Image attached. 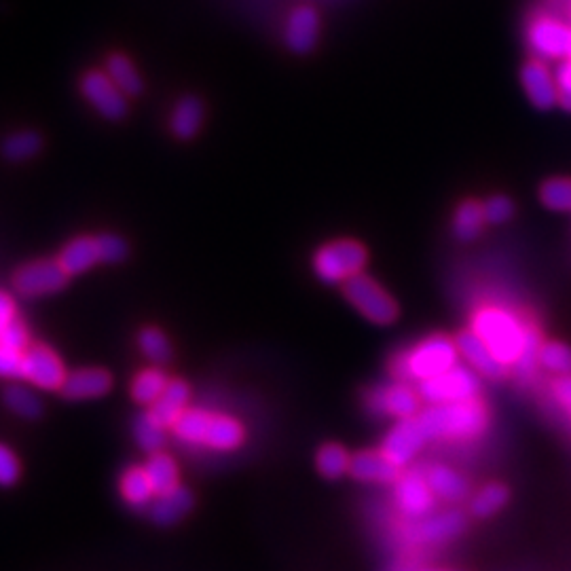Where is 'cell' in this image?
Here are the masks:
<instances>
[{
    "mask_svg": "<svg viewBox=\"0 0 571 571\" xmlns=\"http://www.w3.org/2000/svg\"><path fill=\"white\" fill-rule=\"evenodd\" d=\"M421 428L426 430L430 440L451 438V440H468L481 436L489 423V415L485 404L474 398L466 402H449V404H432L423 413H419Z\"/></svg>",
    "mask_w": 571,
    "mask_h": 571,
    "instance_id": "6da1fadb",
    "label": "cell"
},
{
    "mask_svg": "<svg viewBox=\"0 0 571 571\" xmlns=\"http://www.w3.org/2000/svg\"><path fill=\"white\" fill-rule=\"evenodd\" d=\"M472 330L489 345L497 360L512 366L523 352L529 328L512 311L487 305L474 313Z\"/></svg>",
    "mask_w": 571,
    "mask_h": 571,
    "instance_id": "7a4b0ae2",
    "label": "cell"
},
{
    "mask_svg": "<svg viewBox=\"0 0 571 571\" xmlns=\"http://www.w3.org/2000/svg\"><path fill=\"white\" fill-rule=\"evenodd\" d=\"M457 354V343L436 335L402 352L392 362V368L400 379H417L421 383L451 371L457 366Z\"/></svg>",
    "mask_w": 571,
    "mask_h": 571,
    "instance_id": "3957f363",
    "label": "cell"
},
{
    "mask_svg": "<svg viewBox=\"0 0 571 571\" xmlns=\"http://www.w3.org/2000/svg\"><path fill=\"white\" fill-rule=\"evenodd\" d=\"M366 265V250L352 239L326 244L313 259L316 275L326 284H345L354 275L362 273Z\"/></svg>",
    "mask_w": 571,
    "mask_h": 571,
    "instance_id": "277c9868",
    "label": "cell"
},
{
    "mask_svg": "<svg viewBox=\"0 0 571 571\" xmlns=\"http://www.w3.org/2000/svg\"><path fill=\"white\" fill-rule=\"evenodd\" d=\"M345 297L349 299L364 318L375 324H392L398 318V307L392 297L377 282L358 273L343 284Z\"/></svg>",
    "mask_w": 571,
    "mask_h": 571,
    "instance_id": "5b68a950",
    "label": "cell"
},
{
    "mask_svg": "<svg viewBox=\"0 0 571 571\" xmlns=\"http://www.w3.org/2000/svg\"><path fill=\"white\" fill-rule=\"evenodd\" d=\"M481 381L466 366H453L451 371L419 383L421 398L430 404L466 402L478 398Z\"/></svg>",
    "mask_w": 571,
    "mask_h": 571,
    "instance_id": "8992f818",
    "label": "cell"
},
{
    "mask_svg": "<svg viewBox=\"0 0 571 571\" xmlns=\"http://www.w3.org/2000/svg\"><path fill=\"white\" fill-rule=\"evenodd\" d=\"M81 94L106 119L119 121L127 115L125 94L117 83L108 77V72L89 70L81 79Z\"/></svg>",
    "mask_w": 571,
    "mask_h": 571,
    "instance_id": "52a82bcc",
    "label": "cell"
},
{
    "mask_svg": "<svg viewBox=\"0 0 571 571\" xmlns=\"http://www.w3.org/2000/svg\"><path fill=\"white\" fill-rule=\"evenodd\" d=\"M527 41L538 60H565L571 55V28L555 17L533 20Z\"/></svg>",
    "mask_w": 571,
    "mask_h": 571,
    "instance_id": "ba28073f",
    "label": "cell"
},
{
    "mask_svg": "<svg viewBox=\"0 0 571 571\" xmlns=\"http://www.w3.org/2000/svg\"><path fill=\"white\" fill-rule=\"evenodd\" d=\"M68 273L60 265V261H36L24 265L15 273L13 284L26 297H41V294L58 292L66 286Z\"/></svg>",
    "mask_w": 571,
    "mask_h": 571,
    "instance_id": "9c48e42d",
    "label": "cell"
},
{
    "mask_svg": "<svg viewBox=\"0 0 571 571\" xmlns=\"http://www.w3.org/2000/svg\"><path fill=\"white\" fill-rule=\"evenodd\" d=\"M426 430L421 428V423L417 417L411 419H400L396 428L390 430V434L385 436L381 451L388 455L398 468L409 466L413 462V457L426 447L428 442Z\"/></svg>",
    "mask_w": 571,
    "mask_h": 571,
    "instance_id": "30bf717a",
    "label": "cell"
},
{
    "mask_svg": "<svg viewBox=\"0 0 571 571\" xmlns=\"http://www.w3.org/2000/svg\"><path fill=\"white\" fill-rule=\"evenodd\" d=\"M434 493L428 485L426 474L409 472L402 474L396 481V504L404 517L409 519H423L428 517L434 508Z\"/></svg>",
    "mask_w": 571,
    "mask_h": 571,
    "instance_id": "8fae6325",
    "label": "cell"
},
{
    "mask_svg": "<svg viewBox=\"0 0 571 571\" xmlns=\"http://www.w3.org/2000/svg\"><path fill=\"white\" fill-rule=\"evenodd\" d=\"M24 379L39 385L43 390H62L66 381V371L62 360L55 356L49 347L36 345L24 354Z\"/></svg>",
    "mask_w": 571,
    "mask_h": 571,
    "instance_id": "7c38bea8",
    "label": "cell"
},
{
    "mask_svg": "<svg viewBox=\"0 0 571 571\" xmlns=\"http://www.w3.org/2000/svg\"><path fill=\"white\" fill-rule=\"evenodd\" d=\"M368 407L379 415L411 419L417 413L419 400L409 385L390 383V385H383V388L375 390L371 396H368Z\"/></svg>",
    "mask_w": 571,
    "mask_h": 571,
    "instance_id": "4fadbf2b",
    "label": "cell"
},
{
    "mask_svg": "<svg viewBox=\"0 0 571 571\" xmlns=\"http://www.w3.org/2000/svg\"><path fill=\"white\" fill-rule=\"evenodd\" d=\"M521 81H523L525 94L533 106L548 110L555 104H559L557 77L552 75L542 60H533L525 64L521 72Z\"/></svg>",
    "mask_w": 571,
    "mask_h": 571,
    "instance_id": "5bb4252c",
    "label": "cell"
},
{
    "mask_svg": "<svg viewBox=\"0 0 571 571\" xmlns=\"http://www.w3.org/2000/svg\"><path fill=\"white\" fill-rule=\"evenodd\" d=\"M349 474L364 483H396L400 468L383 451H362L352 457Z\"/></svg>",
    "mask_w": 571,
    "mask_h": 571,
    "instance_id": "9a60e30c",
    "label": "cell"
},
{
    "mask_svg": "<svg viewBox=\"0 0 571 571\" xmlns=\"http://www.w3.org/2000/svg\"><path fill=\"white\" fill-rule=\"evenodd\" d=\"M462 529H464V514L457 510H447L438 514H428V517L419 519V523L411 531V536L417 544H436L455 538Z\"/></svg>",
    "mask_w": 571,
    "mask_h": 571,
    "instance_id": "2e32d148",
    "label": "cell"
},
{
    "mask_svg": "<svg viewBox=\"0 0 571 571\" xmlns=\"http://www.w3.org/2000/svg\"><path fill=\"white\" fill-rule=\"evenodd\" d=\"M320 17L316 9L297 7L286 22V45L297 53H309L318 43Z\"/></svg>",
    "mask_w": 571,
    "mask_h": 571,
    "instance_id": "e0dca14e",
    "label": "cell"
},
{
    "mask_svg": "<svg viewBox=\"0 0 571 571\" xmlns=\"http://www.w3.org/2000/svg\"><path fill=\"white\" fill-rule=\"evenodd\" d=\"M457 349L462 354L474 371L483 373L487 377H504L506 375V364L495 358V354L489 349V345L478 337L474 330H464L462 335L457 337Z\"/></svg>",
    "mask_w": 571,
    "mask_h": 571,
    "instance_id": "ac0fdd59",
    "label": "cell"
},
{
    "mask_svg": "<svg viewBox=\"0 0 571 571\" xmlns=\"http://www.w3.org/2000/svg\"><path fill=\"white\" fill-rule=\"evenodd\" d=\"M110 385H113L110 373L102 371V368H83V371H75L66 377L62 392L70 400H87L104 396Z\"/></svg>",
    "mask_w": 571,
    "mask_h": 571,
    "instance_id": "d6986e66",
    "label": "cell"
},
{
    "mask_svg": "<svg viewBox=\"0 0 571 571\" xmlns=\"http://www.w3.org/2000/svg\"><path fill=\"white\" fill-rule=\"evenodd\" d=\"M191 396L189 385L174 379L168 383V388L163 390V394L157 398V402L151 404V415L155 417L157 423H161L163 428H174V423L180 419V415L184 413V407H187Z\"/></svg>",
    "mask_w": 571,
    "mask_h": 571,
    "instance_id": "ffe728a7",
    "label": "cell"
},
{
    "mask_svg": "<svg viewBox=\"0 0 571 571\" xmlns=\"http://www.w3.org/2000/svg\"><path fill=\"white\" fill-rule=\"evenodd\" d=\"M193 508V497L187 489L174 487L172 491L159 493L157 500L151 504V519L157 525H174L184 514Z\"/></svg>",
    "mask_w": 571,
    "mask_h": 571,
    "instance_id": "44dd1931",
    "label": "cell"
},
{
    "mask_svg": "<svg viewBox=\"0 0 571 571\" xmlns=\"http://www.w3.org/2000/svg\"><path fill=\"white\" fill-rule=\"evenodd\" d=\"M201 123H204V104L195 96H184L172 113L170 127L176 138L191 140L197 136Z\"/></svg>",
    "mask_w": 571,
    "mask_h": 571,
    "instance_id": "7402d4cb",
    "label": "cell"
},
{
    "mask_svg": "<svg viewBox=\"0 0 571 571\" xmlns=\"http://www.w3.org/2000/svg\"><path fill=\"white\" fill-rule=\"evenodd\" d=\"M432 493L445 502H459L468 493V483L447 466H432L426 472Z\"/></svg>",
    "mask_w": 571,
    "mask_h": 571,
    "instance_id": "603a6c76",
    "label": "cell"
},
{
    "mask_svg": "<svg viewBox=\"0 0 571 571\" xmlns=\"http://www.w3.org/2000/svg\"><path fill=\"white\" fill-rule=\"evenodd\" d=\"M96 263H100V256H98L96 239H91V237L75 239V242H70L60 254V265L64 267L68 275L83 273L89 267H94Z\"/></svg>",
    "mask_w": 571,
    "mask_h": 571,
    "instance_id": "cb8c5ba5",
    "label": "cell"
},
{
    "mask_svg": "<svg viewBox=\"0 0 571 571\" xmlns=\"http://www.w3.org/2000/svg\"><path fill=\"white\" fill-rule=\"evenodd\" d=\"M106 72L108 77L117 83V87L123 91L125 96H138L142 94V79L138 75V70L134 64L125 58L121 53H113L106 62Z\"/></svg>",
    "mask_w": 571,
    "mask_h": 571,
    "instance_id": "d4e9b609",
    "label": "cell"
},
{
    "mask_svg": "<svg viewBox=\"0 0 571 571\" xmlns=\"http://www.w3.org/2000/svg\"><path fill=\"white\" fill-rule=\"evenodd\" d=\"M244 430L231 417H212L210 430L206 436V445L218 451H231L242 445Z\"/></svg>",
    "mask_w": 571,
    "mask_h": 571,
    "instance_id": "484cf974",
    "label": "cell"
},
{
    "mask_svg": "<svg viewBox=\"0 0 571 571\" xmlns=\"http://www.w3.org/2000/svg\"><path fill=\"white\" fill-rule=\"evenodd\" d=\"M121 493L132 506L140 508V506H146L153 500L155 489H153V483H151L149 474H146V470L136 466V468H130L123 474Z\"/></svg>",
    "mask_w": 571,
    "mask_h": 571,
    "instance_id": "4316f807",
    "label": "cell"
},
{
    "mask_svg": "<svg viewBox=\"0 0 571 571\" xmlns=\"http://www.w3.org/2000/svg\"><path fill=\"white\" fill-rule=\"evenodd\" d=\"M144 470L146 474H149L157 495L178 487V468L172 457L163 455V453H153V457L146 462Z\"/></svg>",
    "mask_w": 571,
    "mask_h": 571,
    "instance_id": "83f0119b",
    "label": "cell"
},
{
    "mask_svg": "<svg viewBox=\"0 0 571 571\" xmlns=\"http://www.w3.org/2000/svg\"><path fill=\"white\" fill-rule=\"evenodd\" d=\"M210 423H212V415H208L204 411H184L180 415V419L174 423V432L182 440L204 442L206 445Z\"/></svg>",
    "mask_w": 571,
    "mask_h": 571,
    "instance_id": "f1b7e54d",
    "label": "cell"
},
{
    "mask_svg": "<svg viewBox=\"0 0 571 571\" xmlns=\"http://www.w3.org/2000/svg\"><path fill=\"white\" fill-rule=\"evenodd\" d=\"M485 223V212L483 206H478L476 201H466L457 208L455 218H453V229L459 239H474L481 233Z\"/></svg>",
    "mask_w": 571,
    "mask_h": 571,
    "instance_id": "f546056e",
    "label": "cell"
},
{
    "mask_svg": "<svg viewBox=\"0 0 571 571\" xmlns=\"http://www.w3.org/2000/svg\"><path fill=\"white\" fill-rule=\"evenodd\" d=\"M349 464H352V457H349V453L339 445H324L316 457V466L320 474L324 478H333V481L335 478H341L345 472H349Z\"/></svg>",
    "mask_w": 571,
    "mask_h": 571,
    "instance_id": "4dcf8cb0",
    "label": "cell"
},
{
    "mask_svg": "<svg viewBox=\"0 0 571 571\" xmlns=\"http://www.w3.org/2000/svg\"><path fill=\"white\" fill-rule=\"evenodd\" d=\"M168 379L161 371H144L134 379L132 385V396L140 404H153L157 398L163 394V390L168 388Z\"/></svg>",
    "mask_w": 571,
    "mask_h": 571,
    "instance_id": "1f68e13d",
    "label": "cell"
},
{
    "mask_svg": "<svg viewBox=\"0 0 571 571\" xmlns=\"http://www.w3.org/2000/svg\"><path fill=\"white\" fill-rule=\"evenodd\" d=\"M540 349H542V341H540L538 330L529 328L523 352H521L519 360L512 364V373L523 381L531 379L533 373H536V364H540Z\"/></svg>",
    "mask_w": 571,
    "mask_h": 571,
    "instance_id": "d6a6232c",
    "label": "cell"
},
{
    "mask_svg": "<svg viewBox=\"0 0 571 571\" xmlns=\"http://www.w3.org/2000/svg\"><path fill=\"white\" fill-rule=\"evenodd\" d=\"M134 436H136V442L140 445V449L149 451V453H157L165 442L163 426L155 421V417L151 413H144L136 419Z\"/></svg>",
    "mask_w": 571,
    "mask_h": 571,
    "instance_id": "836d02e7",
    "label": "cell"
},
{
    "mask_svg": "<svg viewBox=\"0 0 571 571\" xmlns=\"http://www.w3.org/2000/svg\"><path fill=\"white\" fill-rule=\"evenodd\" d=\"M43 140L36 132H20L5 140L3 153L11 161H26L41 151Z\"/></svg>",
    "mask_w": 571,
    "mask_h": 571,
    "instance_id": "e575fe53",
    "label": "cell"
},
{
    "mask_svg": "<svg viewBox=\"0 0 571 571\" xmlns=\"http://www.w3.org/2000/svg\"><path fill=\"white\" fill-rule=\"evenodd\" d=\"M506 502H508V489L504 485L491 483L474 495L472 512L476 517H491V514H495Z\"/></svg>",
    "mask_w": 571,
    "mask_h": 571,
    "instance_id": "d590c367",
    "label": "cell"
},
{
    "mask_svg": "<svg viewBox=\"0 0 571 571\" xmlns=\"http://www.w3.org/2000/svg\"><path fill=\"white\" fill-rule=\"evenodd\" d=\"M542 204L557 212H571V180L569 178H552L544 182L540 191Z\"/></svg>",
    "mask_w": 571,
    "mask_h": 571,
    "instance_id": "8d00e7d4",
    "label": "cell"
},
{
    "mask_svg": "<svg viewBox=\"0 0 571 571\" xmlns=\"http://www.w3.org/2000/svg\"><path fill=\"white\" fill-rule=\"evenodd\" d=\"M5 402L15 415H20L24 419H36V417H41V413H43L41 400L36 398L30 390L17 388V385H13V388H9L5 392Z\"/></svg>",
    "mask_w": 571,
    "mask_h": 571,
    "instance_id": "74e56055",
    "label": "cell"
},
{
    "mask_svg": "<svg viewBox=\"0 0 571 571\" xmlns=\"http://www.w3.org/2000/svg\"><path fill=\"white\" fill-rule=\"evenodd\" d=\"M540 364L550 373L571 375V349L563 343H542L540 349Z\"/></svg>",
    "mask_w": 571,
    "mask_h": 571,
    "instance_id": "f35d334b",
    "label": "cell"
},
{
    "mask_svg": "<svg viewBox=\"0 0 571 571\" xmlns=\"http://www.w3.org/2000/svg\"><path fill=\"white\" fill-rule=\"evenodd\" d=\"M140 349L146 358L157 362V364L168 362L172 356V347H170L168 339H165V335L157 328L142 330L140 333Z\"/></svg>",
    "mask_w": 571,
    "mask_h": 571,
    "instance_id": "ab89813d",
    "label": "cell"
},
{
    "mask_svg": "<svg viewBox=\"0 0 571 571\" xmlns=\"http://www.w3.org/2000/svg\"><path fill=\"white\" fill-rule=\"evenodd\" d=\"M100 263H121L127 256V246L117 235H100L96 237Z\"/></svg>",
    "mask_w": 571,
    "mask_h": 571,
    "instance_id": "60d3db41",
    "label": "cell"
},
{
    "mask_svg": "<svg viewBox=\"0 0 571 571\" xmlns=\"http://www.w3.org/2000/svg\"><path fill=\"white\" fill-rule=\"evenodd\" d=\"M24 352L0 345V377H22Z\"/></svg>",
    "mask_w": 571,
    "mask_h": 571,
    "instance_id": "b9f144b4",
    "label": "cell"
},
{
    "mask_svg": "<svg viewBox=\"0 0 571 571\" xmlns=\"http://www.w3.org/2000/svg\"><path fill=\"white\" fill-rule=\"evenodd\" d=\"M483 212H485V220L487 223H504L512 216V201L504 195H497L487 199V204H483Z\"/></svg>",
    "mask_w": 571,
    "mask_h": 571,
    "instance_id": "7bdbcfd3",
    "label": "cell"
},
{
    "mask_svg": "<svg viewBox=\"0 0 571 571\" xmlns=\"http://www.w3.org/2000/svg\"><path fill=\"white\" fill-rule=\"evenodd\" d=\"M20 478V464H17V457L0 445V487H11Z\"/></svg>",
    "mask_w": 571,
    "mask_h": 571,
    "instance_id": "ee69618b",
    "label": "cell"
},
{
    "mask_svg": "<svg viewBox=\"0 0 571 571\" xmlns=\"http://www.w3.org/2000/svg\"><path fill=\"white\" fill-rule=\"evenodd\" d=\"M0 345L3 347H11L17 349V352H24L26 345H28V333L26 328L20 322H11L3 333H0Z\"/></svg>",
    "mask_w": 571,
    "mask_h": 571,
    "instance_id": "f6af8a7d",
    "label": "cell"
},
{
    "mask_svg": "<svg viewBox=\"0 0 571 571\" xmlns=\"http://www.w3.org/2000/svg\"><path fill=\"white\" fill-rule=\"evenodd\" d=\"M555 77L559 85V104L571 113V58L563 60Z\"/></svg>",
    "mask_w": 571,
    "mask_h": 571,
    "instance_id": "bcb514c9",
    "label": "cell"
},
{
    "mask_svg": "<svg viewBox=\"0 0 571 571\" xmlns=\"http://www.w3.org/2000/svg\"><path fill=\"white\" fill-rule=\"evenodd\" d=\"M552 394H555L557 402L571 415V375H561L552 383Z\"/></svg>",
    "mask_w": 571,
    "mask_h": 571,
    "instance_id": "7dc6e473",
    "label": "cell"
},
{
    "mask_svg": "<svg viewBox=\"0 0 571 571\" xmlns=\"http://www.w3.org/2000/svg\"><path fill=\"white\" fill-rule=\"evenodd\" d=\"M15 320V303L9 294L0 292V333Z\"/></svg>",
    "mask_w": 571,
    "mask_h": 571,
    "instance_id": "c3c4849f",
    "label": "cell"
},
{
    "mask_svg": "<svg viewBox=\"0 0 571 571\" xmlns=\"http://www.w3.org/2000/svg\"><path fill=\"white\" fill-rule=\"evenodd\" d=\"M392 571H417L413 565H409V563H400V565H396Z\"/></svg>",
    "mask_w": 571,
    "mask_h": 571,
    "instance_id": "681fc988",
    "label": "cell"
},
{
    "mask_svg": "<svg viewBox=\"0 0 571 571\" xmlns=\"http://www.w3.org/2000/svg\"><path fill=\"white\" fill-rule=\"evenodd\" d=\"M417 571H445V569H417Z\"/></svg>",
    "mask_w": 571,
    "mask_h": 571,
    "instance_id": "f907efd6",
    "label": "cell"
},
{
    "mask_svg": "<svg viewBox=\"0 0 571 571\" xmlns=\"http://www.w3.org/2000/svg\"><path fill=\"white\" fill-rule=\"evenodd\" d=\"M569 58H571V55H569Z\"/></svg>",
    "mask_w": 571,
    "mask_h": 571,
    "instance_id": "816d5d0a",
    "label": "cell"
}]
</instances>
